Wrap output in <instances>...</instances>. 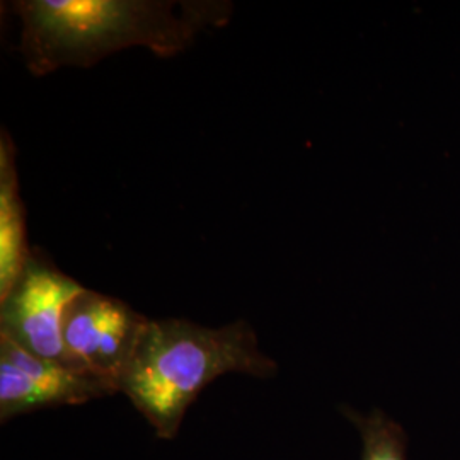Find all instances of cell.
Segmentation results:
<instances>
[{"instance_id":"obj_3","label":"cell","mask_w":460,"mask_h":460,"mask_svg":"<svg viewBox=\"0 0 460 460\" xmlns=\"http://www.w3.org/2000/svg\"><path fill=\"white\" fill-rule=\"evenodd\" d=\"M84 290L33 251L14 290L0 302V334L36 357L66 365L64 317Z\"/></svg>"},{"instance_id":"obj_4","label":"cell","mask_w":460,"mask_h":460,"mask_svg":"<svg viewBox=\"0 0 460 460\" xmlns=\"http://www.w3.org/2000/svg\"><path fill=\"white\" fill-rule=\"evenodd\" d=\"M146 321L115 296L85 288L64 317L66 365L102 378L118 393V378Z\"/></svg>"},{"instance_id":"obj_5","label":"cell","mask_w":460,"mask_h":460,"mask_svg":"<svg viewBox=\"0 0 460 460\" xmlns=\"http://www.w3.org/2000/svg\"><path fill=\"white\" fill-rule=\"evenodd\" d=\"M102 378L36 357L0 334V420L53 406H74L115 394Z\"/></svg>"},{"instance_id":"obj_7","label":"cell","mask_w":460,"mask_h":460,"mask_svg":"<svg viewBox=\"0 0 460 460\" xmlns=\"http://www.w3.org/2000/svg\"><path fill=\"white\" fill-rule=\"evenodd\" d=\"M362 437V460H408L404 428L382 411L367 416L353 414Z\"/></svg>"},{"instance_id":"obj_6","label":"cell","mask_w":460,"mask_h":460,"mask_svg":"<svg viewBox=\"0 0 460 460\" xmlns=\"http://www.w3.org/2000/svg\"><path fill=\"white\" fill-rule=\"evenodd\" d=\"M31 254L19 193L16 150L11 135L4 130L0 140V302L14 290Z\"/></svg>"},{"instance_id":"obj_2","label":"cell","mask_w":460,"mask_h":460,"mask_svg":"<svg viewBox=\"0 0 460 460\" xmlns=\"http://www.w3.org/2000/svg\"><path fill=\"white\" fill-rule=\"evenodd\" d=\"M277 368L246 321L207 328L184 319H147L118 378V393L132 401L157 437L171 440L208 384L226 374L268 378Z\"/></svg>"},{"instance_id":"obj_1","label":"cell","mask_w":460,"mask_h":460,"mask_svg":"<svg viewBox=\"0 0 460 460\" xmlns=\"http://www.w3.org/2000/svg\"><path fill=\"white\" fill-rule=\"evenodd\" d=\"M19 49L34 77L93 66L121 49L174 57L198 34L229 22L230 2L215 0H21Z\"/></svg>"}]
</instances>
